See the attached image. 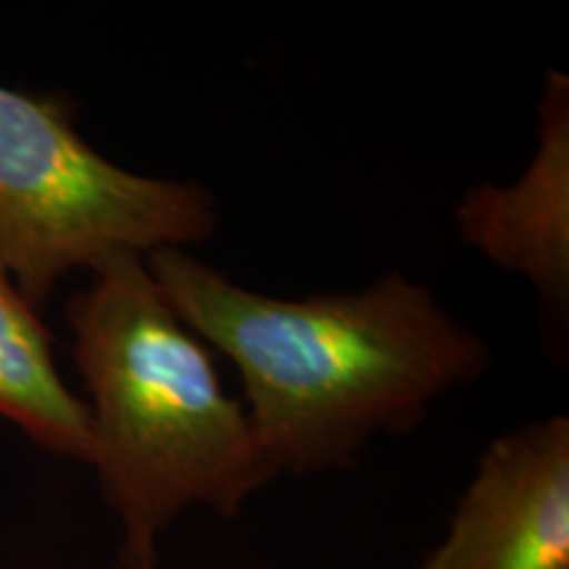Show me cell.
<instances>
[{
    "label": "cell",
    "instance_id": "obj_1",
    "mask_svg": "<svg viewBox=\"0 0 569 569\" xmlns=\"http://www.w3.org/2000/svg\"><path fill=\"white\" fill-rule=\"evenodd\" d=\"M146 267L177 317L238 369L277 475L353 467L377 436H407L493 359L478 330L401 272L353 293L274 298L182 248L151 251Z\"/></svg>",
    "mask_w": 569,
    "mask_h": 569
},
{
    "label": "cell",
    "instance_id": "obj_2",
    "mask_svg": "<svg viewBox=\"0 0 569 569\" xmlns=\"http://www.w3.org/2000/svg\"><path fill=\"white\" fill-rule=\"evenodd\" d=\"M67 322L90 396L92 459L122 522L119 569L159 567L182 511L232 519L277 478L246 403L219 380L211 348L177 317L146 256L113 253L71 296Z\"/></svg>",
    "mask_w": 569,
    "mask_h": 569
},
{
    "label": "cell",
    "instance_id": "obj_3",
    "mask_svg": "<svg viewBox=\"0 0 569 569\" xmlns=\"http://www.w3.org/2000/svg\"><path fill=\"white\" fill-rule=\"evenodd\" d=\"M201 182L134 174L77 132L71 101L0 84V256L34 311L74 269L113 253L201 246L217 232Z\"/></svg>",
    "mask_w": 569,
    "mask_h": 569
},
{
    "label": "cell",
    "instance_id": "obj_4",
    "mask_svg": "<svg viewBox=\"0 0 569 569\" xmlns=\"http://www.w3.org/2000/svg\"><path fill=\"white\" fill-rule=\"evenodd\" d=\"M422 569H569V419L488 443Z\"/></svg>",
    "mask_w": 569,
    "mask_h": 569
},
{
    "label": "cell",
    "instance_id": "obj_5",
    "mask_svg": "<svg viewBox=\"0 0 569 569\" xmlns=\"http://www.w3.org/2000/svg\"><path fill=\"white\" fill-rule=\"evenodd\" d=\"M461 243L519 274L553 325L569 315V77L546 71L538 103V146L509 184L480 182L457 206Z\"/></svg>",
    "mask_w": 569,
    "mask_h": 569
},
{
    "label": "cell",
    "instance_id": "obj_6",
    "mask_svg": "<svg viewBox=\"0 0 569 569\" xmlns=\"http://www.w3.org/2000/svg\"><path fill=\"white\" fill-rule=\"evenodd\" d=\"M56 340L0 256V417L56 453L90 465L88 401L74 396L53 359Z\"/></svg>",
    "mask_w": 569,
    "mask_h": 569
}]
</instances>
